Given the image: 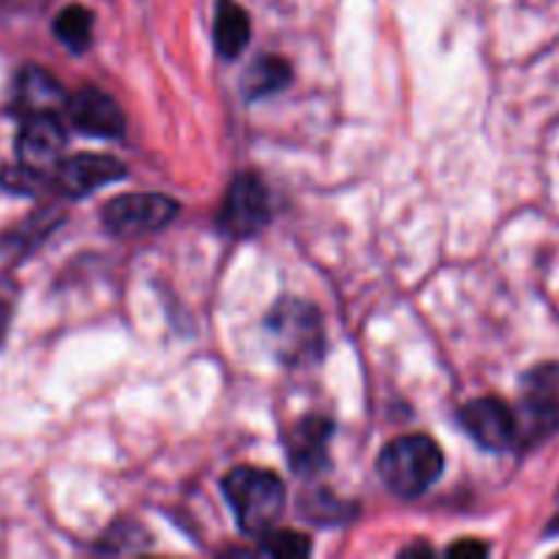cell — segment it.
<instances>
[{
  "mask_svg": "<svg viewBox=\"0 0 559 559\" xmlns=\"http://www.w3.org/2000/svg\"><path fill=\"white\" fill-rule=\"evenodd\" d=\"M445 467L440 445L426 435H404L388 442L377 459V473L393 495L413 500L426 495Z\"/></svg>",
  "mask_w": 559,
  "mask_h": 559,
  "instance_id": "1",
  "label": "cell"
},
{
  "mask_svg": "<svg viewBox=\"0 0 559 559\" xmlns=\"http://www.w3.org/2000/svg\"><path fill=\"white\" fill-rule=\"evenodd\" d=\"M222 489L246 535L262 538L276 530L287 502V489L278 475L257 467H235L224 475Z\"/></svg>",
  "mask_w": 559,
  "mask_h": 559,
  "instance_id": "2",
  "label": "cell"
},
{
  "mask_svg": "<svg viewBox=\"0 0 559 559\" xmlns=\"http://www.w3.org/2000/svg\"><path fill=\"white\" fill-rule=\"evenodd\" d=\"M267 338L284 366L317 364L325 353V325L317 306L298 298H282L265 320Z\"/></svg>",
  "mask_w": 559,
  "mask_h": 559,
  "instance_id": "3",
  "label": "cell"
},
{
  "mask_svg": "<svg viewBox=\"0 0 559 559\" xmlns=\"http://www.w3.org/2000/svg\"><path fill=\"white\" fill-rule=\"evenodd\" d=\"M271 222L267 189L254 173H240L229 183L227 197L218 211V227L233 238H251Z\"/></svg>",
  "mask_w": 559,
  "mask_h": 559,
  "instance_id": "4",
  "label": "cell"
},
{
  "mask_svg": "<svg viewBox=\"0 0 559 559\" xmlns=\"http://www.w3.org/2000/svg\"><path fill=\"white\" fill-rule=\"evenodd\" d=\"M178 216V202L164 194H120L104 205V224L115 235H147Z\"/></svg>",
  "mask_w": 559,
  "mask_h": 559,
  "instance_id": "5",
  "label": "cell"
},
{
  "mask_svg": "<svg viewBox=\"0 0 559 559\" xmlns=\"http://www.w3.org/2000/svg\"><path fill=\"white\" fill-rule=\"evenodd\" d=\"M66 129L60 123L58 112H41L25 118V123L16 131V158L22 167L33 169L38 175H49L63 162Z\"/></svg>",
  "mask_w": 559,
  "mask_h": 559,
  "instance_id": "6",
  "label": "cell"
},
{
  "mask_svg": "<svg viewBox=\"0 0 559 559\" xmlns=\"http://www.w3.org/2000/svg\"><path fill=\"white\" fill-rule=\"evenodd\" d=\"M464 431L486 451H506L519 445V418L500 399H475L459 413Z\"/></svg>",
  "mask_w": 559,
  "mask_h": 559,
  "instance_id": "7",
  "label": "cell"
},
{
  "mask_svg": "<svg viewBox=\"0 0 559 559\" xmlns=\"http://www.w3.org/2000/svg\"><path fill=\"white\" fill-rule=\"evenodd\" d=\"M120 178H126V167L118 158L102 156V153H76L58 164V169L52 173V186L76 200V197L93 194L96 189Z\"/></svg>",
  "mask_w": 559,
  "mask_h": 559,
  "instance_id": "8",
  "label": "cell"
},
{
  "mask_svg": "<svg viewBox=\"0 0 559 559\" xmlns=\"http://www.w3.org/2000/svg\"><path fill=\"white\" fill-rule=\"evenodd\" d=\"M66 112H69L74 129H80L82 134L112 140L126 131L123 109L109 93L98 91V87H80L76 93H71L69 102H66Z\"/></svg>",
  "mask_w": 559,
  "mask_h": 559,
  "instance_id": "9",
  "label": "cell"
},
{
  "mask_svg": "<svg viewBox=\"0 0 559 559\" xmlns=\"http://www.w3.org/2000/svg\"><path fill=\"white\" fill-rule=\"evenodd\" d=\"M333 435V424L322 415H306L304 420L289 429L287 456L295 473L314 475L328 467V440Z\"/></svg>",
  "mask_w": 559,
  "mask_h": 559,
  "instance_id": "10",
  "label": "cell"
},
{
  "mask_svg": "<svg viewBox=\"0 0 559 559\" xmlns=\"http://www.w3.org/2000/svg\"><path fill=\"white\" fill-rule=\"evenodd\" d=\"M63 85L41 66H25L14 80V109L25 118L41 112H60L66 107Z\"/></svg>",
  "mask_w": 559,
  "mask_h": 559,
  "instance_id": "11",
  "label": "cell"
},
{
  "mask_svg": "<svg viewBox=\"0 0 559 559\" xmlns=\"http://www.w3.org/2000/svg\"><path fill=\"white\" fill-rule=\"evenodd\" d=\"M213 41L224 60H233L249 47L251 41V20L243 5L235 0H218L216 22H213Z\"/></svg>",
  "mask_w": 559,
  "mask_h": 559,
  "instance_id": "12",
  "label": "cell"
},
{
  "mask_svg": "<svg viewBox=\"0 0 559 559\" xmlns=\"http://www.w3.org/2000/svg\"><path fill=\"white\" fill-rule=\"evenodd\" d=\"M293 82V66L278 55H265V58L254 60L243 74V96L257 102V98L273 96V93L284 91Z\"/></svg>",
  "mask_w": 559,
  "mask_h": 559,
  "instance_id": "13",
  "label": "cell"
},
{
  "mask_svg": "<svg viewBox=\"0 0 559 559\" xmlns=\"http://www.w3.org/2000/svg\"><path fill=\"white\" fill-rule=\"evenodd\" d=\"M55 36L63 47H69L71 52H85L91 47V38H93V14L80 3H71L55 16V25H52Z\"/></svg>",
  "mask_w": 559,
  "mask_h": 559,
  "instance_id": "14",
  "label": "cell"
},
{
  "mask_svg": "<svg viewBox=\"0 0 559 559\" xmlns=\"http://www.w3.org/2000/svg\"><path fill=\"white\" fill-rule=\"evenodd\" d=\"M260 551L267 557H306L311 551V540L295 530H271L262 535Z\"/></svg>",
  "mask_w": 559,
  "mask_h": 559,
  "instance_id": "15",
  "label": "cell"
},
{
  "mask_svg": "<svg viewBox=\"0 0 559 559\" xmlns=\"http://www.w3.org/2000/svg\"><path fill=\"white\" fill-rule=\"evenodd\" d=\"M489 555V546L480 544V540H462V544H453L448 549V557H456V559H467V557H486Z\"/></svg>",
  "mask_w": 559,
  "mask_h": 559,
  "instance_id": "16",
  "label": "cell"
},
{
  "mask_svg": "<svg viewBox=\"0 0 559 559\" xmlns=\"http://www.w3.org/2000/svg\"><path fill=\"white\" fill-rule=\"evenodd\" d=\"M9 322H11V309L5 300H0V347H3L5 333H9Z\"/></svg>",
  "mask_w": 559,
  "mask_h": 559,
  "instance_id": "17",
  "label": "cell"
},
{
  "mask_svg": "<svg viewBox=\"0 0 559 559\" xmlns=\"http://www.w3.org/2000/svg\"><path fill=\"white\" fill-rule=\"evenodd\" d=\"M418 555L431 557V555H435V551H431L429 546H409V549L402 551V557H418Z\"/></svg>",
  "mask_w": 559,
  "mask_h": 559,
  "instance_id": "18",
  "label": "cell"
}]
</instances>
